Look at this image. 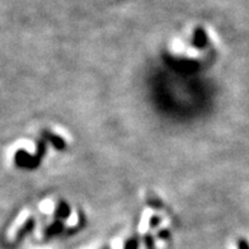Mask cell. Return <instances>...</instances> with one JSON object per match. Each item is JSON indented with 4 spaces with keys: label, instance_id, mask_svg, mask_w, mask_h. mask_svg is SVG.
Returning a JSON list of instances; mask_svg holds the SVG:
<instances>
[{
    "label": "cell",
    "instance_id": "3",
    "mask_svg": "<svg viewBox=\"0 0 249 249\" xmlns=\"http://www.w3.org/2000/svg\"><path fill=\"white\" fill-rule=\"evenodd\" d=\"M35 226H36V220L35 217H30V219L27 220L26 223L23 225L20 226V229L18 230V233L16 235V242H20V240H23L28 234H31L35 229Z\"/></svg>",
    "mask_w": 249,
    "mask_h": 249
},
{
    "label": "cell",
    "instance_id": "11",
    "mask_svg": "<svg viewBox=\"0 0 249 249\" xmlns=\"http://www.w3.org/2000/svg\"><path fill=\"white\" fill-rule=\"evenodd\" d=\"M169 235H171V234H169V230H167V229L160 230V231L158 233V236H159V238H161V239H168V238H169Z\"/></svg>",
    "mask_w": 249,
    "mask_h": 249
},
{
    "label": "cell",
    "instance_id": "10",
    "mask_svg": "<svg viewBox=\"0 0 249 249\" xmlns=\"http://www.w3.org/2000/svg\"><path fill=\"white\" fill-rule=\"evenodd\" d=\"M159 224H160V217L157 216V215L151 216L150 220H149V226H150V228H157Z\"/></svg>",
    "mask_w": 249,
    "mask_h": 249
},
{
    "label": "cell",
    "instance_id": "12",
    "mask_svg": "<svg viewBox=\"0 0 249 249\" xmlns=\"http://www.w3.org/2000/svg\"><path fill=\"white\" fill-rule=\"evenodd\" d=\"M238 249H249V243L246 239H240L238 242Z\"/></svg>",
    "mask_w": 249,
    "mask_h": 249
},
{
    "label": "cell",
    "instance_id": "2",
    "mask_svg": "<svg viewBox=\"0 0 249 249\" xmlns=\"http://www.w3.org/2000/svg\"><path fill=\"white\" fill-rule=\"evenodd\" d=\"M42 139L53 145L56 150H65L66 149L65 140H64L61 136L53 134V132L49 131V130H45V131H42Z\"/></svg>",
    "mask_w": 249,
    "mask_h": 249
},
{
    "label": "cell",
    "instance_id": "8",
    "mask_svg": "<svg viewBox=\"0 0 249 249\" xmlns=\"http://www.w3.org/2000/svg\"><path fill=\"white\" fill-rule=\"evenodd\" d=\"M144 242H145V247L146 249H155V243H154V238L151 234H146L144 236Z\"/></svg>",
    "mask_w": 249,
    "mask_h": 249
},
{
    "label": "cell",
    "instance_id": "6",
    "mask_svg": "<svg viewBox=\"0 0 249 249\" xmlns=\"http://www.w3.org/2000/svg\"><path fill=\"white\" fill-rule=\"evenodd\" d=\"M194 45L195 47H197V49H203V47L207 45L206 33L203 32L202 30H200V28H198V30L196 31V33H195Z\"/></svg>",
    "mask_w": 249,
    "mask_h": 249
},
{
    "label": "cell",
    "instance_id": "7",
    "mask_svg": "<svg viewBox=\"0 0 249 249\" xmlns=\"http://www.w3.org/2000/svg\"><path fill=\"white\" fill-rule=\"evenodd\" d=\"M47 141L41 139V140L37 141V145H36V155L39 158V159H42L45 155H46V150H47V145H46Z\"/></svg>",
    "mask_w": 249,
    "mask_h": 249
},
{
    "label": "cell",
    "instance_id": "4",
    "mask_svg": "<svg viewBox=\"0 0 249 249\" xmlns=\"http://www.w3.org/2000/svg\"><path fill=\"white\" fill-rule=\"evenodd\" d=\"M70 213H71V209H70L69 203L66 202V201H60L55 210L56 220L64 221V220H66L70 216Z\"/></svg>",
    "mask_w": 249,
    "mask_h": 249
},
{
    "label": "cell",
    "instance_id": "5",
    "mask_svg": "<svg viewBox=\"0 0 249 249\" xmlns=\"http://www.w3.org/2000/svg\"><path fill=\"white\" fill-rule=\"evenodd\" d=\"M64 228H65V225H64V223H62L61 220H56L55 223L51 224V225L45 230V236H46V238H53V236L55 235H59V234H61L62 231H64Z\"/></svg>",
    "mask_w": 249,
    "mask_h": 249
},
{
    "label": "cell",
    "instance_id": "9",
    "mask_svg": "<svg viewBox=\"0 0 249 249\" xmlns=\"http://www.w3.org/2000/svg\"><path fill=\"white\" fill-rule=\"evenodd\" d=\"M124 249H139V240L136 238H131L124 243Z\"/></svg>",
    "mask_w": 249,
    "mask_h": 249
},
{
    "label": "cell",
    "instance_id": "1",
    "mask_svg": "<svg viewBox=\"0 0 249 249\" xmlns=\"http://www.w3.org/2000/svg\"><path fill=\"white\" fill-rule=\"evenodd\" d=\"M41 160L36 154H30L28 151L24 150V149H19L17 150V153L14 154V163L18 168H22V169H28V171H33L36 168L39 167Z\"/></svg>",
    "mask_w": 249,
    "mask_h": 249
}]
</instances>
